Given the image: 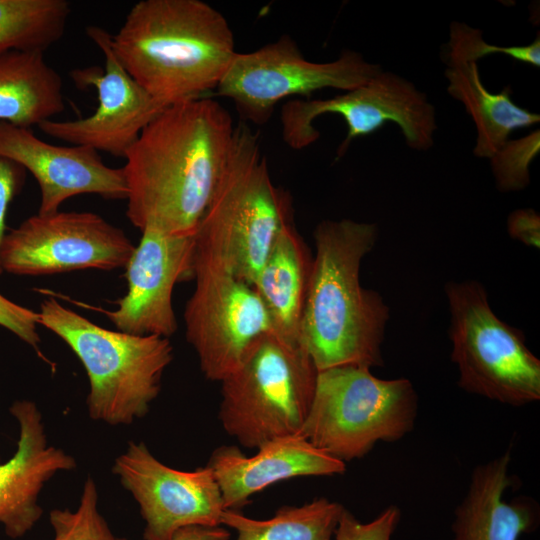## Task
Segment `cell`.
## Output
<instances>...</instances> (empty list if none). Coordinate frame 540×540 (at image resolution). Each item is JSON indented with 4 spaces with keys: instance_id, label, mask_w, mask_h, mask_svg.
I'll return each instance as SVG.
<instances>
[{
    "instance_id": "30",
    "label": "cell",
    "mask_w": 540,
    "mask_h": 540,
    "mask_svg": "<svg viewBox=\"0 0 540 540\" xmlns=\"http://www.w3.org/2000/svg\"><path fill=\"white\" fill-rule=\"evenodd\" d=\"M25 180V169L19 164L0 156V250L6 234L7 210L20 192ZM3 272L0 262V274Z\"/></svg>"
},
{
    "instance_id": "9",
    "label": "cell",
    "mask_w": 540,
    "mask_h": 540,
    "mask_svg": "<svg viewBox=\"0 0 540 540\" xmlns=\"http://www.w3.org/2000/svg\"><path fill=\"white\" fill-rule=\"evenodd\" d=\"M381 71L380 65L348 49L330 62L309 61L289 35H282L254 51L237 52L215 94L229 98L244 121L264 125L286 98L309 99L325 88L351 90Z\"/></svg>"
},
{
    "instance_id": "18",
    "label": "cell",
    "mask_w": 540,
    "mask_h": 540,
    "mask_svg": "<svg viewBox=\"0 0 540 540\" xmlns=\"http://www.w3.org/2000/svg\"><path fill=\"white\" fill-rule=\"evenodd\" d=\"M252 456L236 446H220L208 464L220 488L226 509L237 510L267 487L304 476L343 474L344 462L312 445L300 434L263 443Z\"/></svg>"
},
{
    "instance_id": "6",
    "label": "cell",
    "mask_w": 540,
    "mask_h": 540,
    "mask_svg": "<svg viewBox=\"0 0 540 540\" xmlns=\"http://www.w3.org/2000/svg\"><path fill=\"white\" fill-rule=\"evenodd\" d=\"M317 374L301 344L275 333L260 337L221 381L218 417L223 429L249 449L300 434Z\"/></svg>"
},
{
    "instance_id": "20",
    "label": "cell",
    "mask_w": 540,
    "mask_h": 540,
    "mask_svg": "<svg viewBox=\"0 0 540 540\" xmlns=\"http://www.w3.org/2000/svg\"><path fill=\"white\" fill-rule=\"evenodd\" d=\"M312 262L313 256L292 219L278 233L253 283L270 315L275 334L292 343L301 344Z\"/></svg>"
},
{
    "instance_id": "13",
    "label": "cell",
    "mask_w": 540,
    "mask_h": 540,
    "mask_svg": "<svg viewBox=\"0 0 540 540\" xmlns=\"http://www.w3.org/2000/svg\"><path fill=\"white\" fill-rule=\"evenodd\" d=\"M112 472L139 506L144 540H169L190 526H222L226 508L207 466L174 469L159 461L143 442L130 441L115 459Z\"/></svg>"
},
{
    "instance_id": "32",
    "label": "cell",
    "mask_w": 540,
    "mask_h": 540,
    "mask_svg": "<svg viewBox=\"0 0 540 540\" xmlns=\"http://www.w3.org/2000/svg\"><path fill=\"white\" fill-rule=\"evenodd\" d=\"M230 532L224 526H190L176 532L169 540H229ZM115 540H128L115 538Z\"/></svg>"
},
{
    "instance_id": "24",
    "label": "cell",
    "mask_w": 540,
    "mask_h": 540,
    "mask_svg": "<svg viewBox=\"0 0 540 540\" xmlns=\"http://www.w3.org/2000/svg\"><path fill=\"white\" fill-rule=\"evenodd\" d=\"M70 12L66 0H0V53L45 52L62 38Z\"/></svg>"
},
{
    "instance_id": "26",
    "label": "cell",
    "mask_w": 540,
    "mask_h": 540,
    "mask_svg": "<svg viewBox=\"0 0 540 540\" xmlns=\"http://www.w3.org/2000/svg\"><path fill=\"white\" fill-rule=\"evenodd\" d=\"M446 58L477 62L492 54H504L514 60L540 66V37L523 46H497L484 41L479 29L470 27L463 22L454 21L449 29Z\"/></svg>"
},
{
    "instance_id": "15",
    "label": "cell",
    "mask_w": 540,
    "mask_h": 540,
    "mask_svg": "<svg viewBox=\"0 0 540 540\" xmlns=\"http://www.w3.org/2000/svg\"><path fill=\"white\" fill-rule=\"evenodd\" d=\"M141 233L125 266L127 293L105 314L118 331L169 338L178 326L174 287L194 278L195 235L174 236L152 228Z\"/></svg>"
},
{
    "instance_id": "2",
    "label": "cell",
    "mask_w": 540,
    "mask_h": 540,
    "mask_svg": "<svg viewBox=\"0 0 540 540\" xmlns=\"http://www.w3.org/2000/svg\"><path fill=\"white\" fill-rule=\"evenodd\" d=\"M375 223L323 220L314 230L309 287L301 323V344L316 369L383 366L389 307L360 283L363 258L378 239Z\"/></svg>"
},
{
    "instance_id": "12",
    "label": "cell",
    "mask_w": 540,
    "mask_h": 540,
    "mask_svg": "<svg viewBox=\"0 0 540 540\" xmlns=\"http://www.w3.org/2000/svg\"><path fill=\"white\" fill-rule=\"evenodd\" d=\"M195 288L184 311L186 338L204 376L221 382L262 336L275 333L253 286L194 261Z\"/></svg>"
},
{
    "instance_id": "8",
    "label": "cell",
    "mask_w": 540,
    "mask_h": 540,
    "mask_svg": "<svg viewBox=\"0 0 540 540\" xmlns=\"http://www.w3.org/2000/svg\"><path fill=\"white\" fill-rule=\"evenodd\" d=\"M445 295L458 386L514 407L539 401L540 360L526 345L524 333L493 312L482 284L451 281Z\"/></svg>"
},
{
    "instance_id": "17",
    "label": "cell",
    "mask_w": 540,
    "mask_h": 540,
    "mask_svg": "<svg viewBox=\"0 0 540 540\" xmlns=\"http://www.w3.org/2000/svg\"><path fill=\"white\" fill-rule=\"evenodd\" d=\"M10 413L19 426L15 453L0 464V525L12 539L23 537L39 521V494L46 482L77 466L63 449L48 444L42 415L30 400L15 401Z\"/></svg>"
},
{
    "instance_id": "27",
    "label": "cell",
    "mask_w": 540,
    "mask_h": 540,
    "mask_svg": "<svg viewBox=\"0 0 540 540\" xmlns=\"http://www.w3.org/2000/svg\"><path fill=\"white\" fill-rule=\"evenodd\" d=\"M540 151L539 129L515 140H507L489 159L497 188L519 191L530 183V164Z\"/></svg>"
},
{
    "instance_id": "29",
    "label": "cell",
    "mask_w": 540,
    "mask_h": 540,
    "mask_svg": "<svg viewBox=\"0 0 540 540\" xmlns=\"http://www.w3.org/2000/svg\"><path fill=\"white\" fill-rule=\"evenodd\" d=\"M38 325V311L23 307L0 293V326L37 349L41 342Z\"/></svg>"
},
{
    "instance_id": "28",
    "label": "cell",
    "mask_w": 540,
    "mask_h": 540,
    "mask_svg": "<svg viewBox=\"0 0 540 540\" xmlns=\"http://www.w3.org/2000/svg\"><path fill=\"white\" fill-rule=\"evenodd\" d=\"M401 520V511L395 505L386 507L376 518L363 523L349 510H343L333 540H392Z\"/></svg>"
},
{
    "instance_id": "5",
    "label": "cell",
    "mask_w": 540,
    "mask_h": 540,
    "mask_svg": "<svg viewBox=\"0 0 540 540\" xmlns=\"http://www.w3.org/2000/svg\"><path fill=\"white\" fill-rule=\"evenodd\" d=\"M39 324L61 338L81 361L88 380L89 416L109 425L144 417L173 360L169 338L101 327L55 298L40 304Z\"/></svg>"
},
{
    "instance_id": "14",
    "label": "cell",
    "mask_w": 540,
    "mask_h": 540,
    "mask_svg": "<svg viewBox=\"0 0 540 540\" xmlns=\"http://www.w3.org/2000/svg\"><path fill=\"white\" fill-rule=\"evenodd\" d=\"M86 34L102 51L104 68L74 69L71 78L82 89L96 90L98 106L84 118L50 119L38 127L52 138L124 158L144 127L166 106L155 100L122 66L111 48L110 33L102 27L88 26Z\"/></svg>"
},
{
    "instance_id": "19",
    "label": "cell",
    "mask_w": 540,
    "mask_h": 540,
    "mask_svg": "<svg viewBox=\"0 0 540 540\" xmlns=\"http://www.w3.org/2000/svg\"><path fill=\"white\" fill-rule=\"evenodd\" d=\"M509 451L476 466L454 512L451 540H519L539 521L537 502L520 496L505 499L516 479L509 474Z\"/></svg>"
},
{
    "instance_id": "11",
    "label": "cell",
    "mask_w": 540,
    "mask_h": 540,
    "mask_svg": "<svg viewBox=\"0 0 540 540\" xmlns=\"http://www.w3.org/2000/svg\"><path fill=\"white\" fill-rule=\"evenodd\" d=\"M135 249L125 232L93 212L39 214L6 232L3 271L40 276L125 267Z\"/></svg>"
},
{
    "instance_id": "1",
    "label": "cell",
    "mask_w": 540,
    "mask_h": 540,
    "mask_svg": "<svg viewBox=\"0 0 540 540\" xmlns=\"http://www.w3.org/2000/svg\"><path fill=\"white\" fill-rule=\"evenodd\" d=\"M235 126L202 96L162 109L125 155L126 216L140 231L195 235L226 164Z\"/></svg>"
},
{
    "instance_id": "23",
    "label": "cell",
    "mask_w": 540,
    "mask_h": 540,
    "mask_svg": "<svg viewBox=\"0 0 540 540\" xmlns=\"http://www.w3.org/2000/svg\"><path fill=\"white\" fill-rule=\"evenodd\" d=\"M344 506L316 498L301 506H283L268 519H253L225 509L221 525L235 531V540H333Z\"/></svg>"
},
{
    "instance_id": "31",
    "label": "cell",
    "mask_w": 540,
    "mask_h": 540,
    "mask_svg": "<svg viewBox=\"0 0 540 540\" xmlns=\"http://www.w3.org/2000/svg\"><path fill=\"white\" fill-rule=\"evenodd\" d=\"M507 230L512 239L528 247H540V216L535 210L526 208L511 212Z\"/></svg>"
},
{
    "instance_id": "3",
    "label": "cell",
    "mask_w": 540,
    "mask_h": 540,
    "mask_svg": "<svg viewBox=\"0 0 540 540\" xmlns=\"http://www.w3.org/2000/svg\"><path fill=\"white\" fill-rule=\"evenodd\" d=\"M127 72L168 106L217 88L237 51L224 15L201 0H141L111 35Z\"/></svg>"
},
{
    "instance_id": "16",
    "label": "cell",
    "mask_w": 540,
    "mask_h": 540,
    "mask_svg": "<svg viewBox=\"0 0 540 540\" xmlns=\"http://www.w3.org/2000/svg\"><path fill=\"white\" fill-rule=\"evenodd\" d=\"M0 156L36 179L41 192L39 214L56 213L65 200L80 194L127 198L122 168L107 166L98 151L87 146L50 144L29 128L0 122Z\"/></svg>"
},
{
    "instance_id": "7",
    "label": "cell",
    "mask_w": 540,
    "mask_h": 540,
    "mask_svg": "<svg viewBox=\"0 0 540 540\" xmlns=\"http://www.w3.org/2000/svg\"><path fill=\"white\" fill-rule=\"evenodd\" d=\"M418 397L407 378L381 379L371 369L345 365L318 371L300 435L346 463L378 442H394L415 425Z\"/></svg>"
},
{
    "instance_id": "25",
    "label": "cell",
    "mask_w": 540,
    "mask_h": 540,
    "mask_svg": "<svg viewBox=\"0 0 540 540\" xmlns=\"http://www.w3.org/2000/svg\"><path fill=\"white\" fill-rule=\"evenodd\" d=\"M49 522L53 540H115L106 520L98 510V491L93 478L84 483L76 510L53 509Z\"/></svg>"
},
{
    "instance_id": "4",
    "label": "cell",
    "mask_w": 540,
    "mask_h": 540,
    "mask_svg": "<svg viewBox=\"0 0 540 540\" xmlns=\"http://www.w3.org/2000/svg\"><path fill=\"white\" fill-rule=\"evenodd\" d=\"M292 219L290 198L273 184L258 134L241 122L195 233L194 261L253 286L278 233Z\"/></svg>"
},
{
    "instance_id": "10",
    "label": "cell",
    "mask_w": 540,
    "mask_h": 540,
    "mask_svg": "<svg viewBox=\"0 0 540 540\" xmlns=\"http://www.w3.org/2000/svg\"><path fill=\"white\" fill-rule=\"evenodd\" d=\"M324 114L339 115L347 125L337 158L345 155L356 138L372 134L388 122L401 129L411 149L425 151L434 144V106L412 82L393 72L382 70L363 85L331 98L286 101L280 112L284 142L294 150L316 142L320 133L313 123Z\"/></svg>"
},
{
    "instance_id": "21",
    "label": "cell",
    "mask_w": 540,
    "mask_h": 540,
    "mask_svg": "<svg viewBox=\"0 0 540 540\" xmlns=\"http://www.w3.org/2000/svg\"><path fill=\"white\" fill-rule=\"evenodd\" d=\"M447 92L461 102L477 130L473 153L490 158L516 129L538 124L540 116L518 106L512 99V89L490 92L483 84L477 62L446 58Z\"/></svg>"
},
{
    "instance_id": "22",
    "label": "cell",
    "mask_w": 540,
    "mask_h": 540,
    "mask_svg": "<svg viewBox=\"0 0 540 540\" xmlns=\"http://www.w3.org/2000/svg\"><path fill=\"white\" fill-rule=\"evenodd\" d=\"M64 108L62 77L44 52L0 53V122L30 129Z\"/></svg>"
}]
</instances>
